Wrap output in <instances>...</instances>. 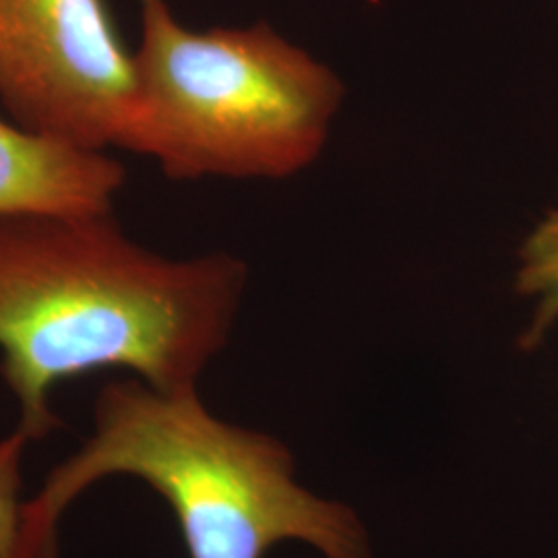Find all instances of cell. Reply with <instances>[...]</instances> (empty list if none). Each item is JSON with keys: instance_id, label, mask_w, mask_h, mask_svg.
<instances>
[{"instance_id": "cell-1", "label": "cell", "mask_w": 558, "mask_h": 558, "mask_svg": "<svg viewBox=\"0 0 558 558\" xmlns=\"http://www.w3.org/2000/svg\"><path fill=\"white\" fill-rule=\"evenodd\" d=\"M248 269L230 253L172 259L112 214L0 220V375L29 442L60 426L62 380L122 368L163 391H199L232 338Z\"/></svg>"}, {"instance_id": "cell-2", "label": "cell", "mask_w": 558, "mask_h": 558, "mask_svg": "<svg viewBox=\"0 0 558 558\" xmlns=\"http://www.w3.org/2000/svg\"><path fill=\"white\" fill-rule=\"evenodd\" d=\"M141 480L177 515L191 558H265L302 542L323 558H373L359 513L296 480L283 440L218 418L199 391L163 393L112 380L94 403V428L23 505L20 558H60V521L101 480Z\"/></svg>"}, {"instance_id": "cell-3", "label": "cell", "mask_w": 558, "mask_h": 558, "mask_svg": "<svg viewBox=\"0 0 558 558\" xmlns=\"http://www.w3.org/2000/svg\"><path fill=\"white\" fill-rule=\"evenodd\" d=\"M343 96L327 64L267 23L195 32L166 0H141L119 149L168 179H290L319 160Z\"/></svg>"}, {"instance_id": "cell-4", "label": "cell", "mask_w": 558, "mask_h": 558, "mask_svg": "<svg viewBox=\"0 0 558 558\" xmlns=\"http://www.w3.org/2000/svg\"><path fill=\"white\" fill-rule=\"evenodd\" d=\"M133 94L104 0H0V100L23 126L81 147H119Z\"/></svg>"}, {"instance_id": "cell-5", "label": "cell", "mask_w": 558, "mask_h": 558, "mask_svg": "<svg viewBox=\"0 0 558 558\" xmlns=\"http://www.w3.org/2000/svg\"><path fill=\"white\" fill-rule=\"evenodd\" d=\"M126 170L81 147L0 119V220L112 214Z\"/></svg>"}, {"instance_id": "cell-6", "label": "cell", "mask_w": 558, "mask_h": 558, "mask_svg": "<svg viewBox=\"0 0 558 558\" xmlns=\"http://www.w3.org/2000/svg\"><path fill=\"white\" fill-rule=\"evenodd\" d=\"M519 294L536 300L525 343L536 345L558 319V207L536 223L519 251Z\"/></svg>"}, {"instance_id": "cell-7", "label": "cell", "mask_w": 558, "mask_h": 558, "mask_svg": "<svg viewBox=\"0 0 558 558\" xmlns=\"http://www.w3.org/2000/svg\"><path fill=\"white\" fill-rule=\"evenodd\" d=\"M29 440L15 428L0 439V558H20L23 527V453Z\"/></svg>"}]
</instances>
